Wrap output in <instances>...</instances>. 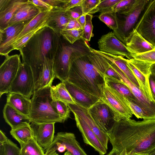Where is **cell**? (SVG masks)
Returning <instances> with one entry per match:
<instances>
[{
	"mask_svg": "<svg viewBox=\"0 0 155 155\" xmlns=\"http://www.w3.org/2000/svg\"><path fill=\"white\" fill-rule=\"evenodd\" d=\"M107 134L112 149L120 153L124 149L127 155L155 150V120L122 119Z\"/></svg>",
	"mask_w": 155,
	"mask_h": 155,
	"instance_id": "obj_1",
	"label": "cell"
},
{
	"mask_svg": "<svg viewBox=\"0 0 155 155\" xmlns=\"http://www.w3.org/2000/svg\"><path fill=\"white\" fill-rule=\"evenodd\" d=\"M62 36L48 27L35 34L19 50L22 62L31 68L35 84L39 78L46 57L54 59L62 41Z\"/></svg>",
	"mask_w": 155,
	"mask_h": 155,
	"instance_id": "obj_2",
	"label": "cell"
},
{
	"mask_svg": "<svg viewBox=\"0 0 155 155\" xmlns=\"http://www.w3.org/2000/svg\"><path fill=\"white\" fill-rule=\"evenodd\" d=\"M107 68L106 65L96 67L85 55L72 63L67 81L101 100L106 85L105 74Z\"/></svg>",
	"mask_w": 155,
	"mask_h": 155,
	"instance_id": "obj_3",
	"label": "cell"
},
{
	"mask_svg": "<svg viewBox=\"0 0 155 155\" xmlns=\"http://www.w3.org/2000/svg\"><path fill=\"white\" fill-rule=\"evenodd\" d=\"M48 86L35 92L31 99L32 107L30 118L31 123H64L53 107L51 89Z\"/></svg>",
	"mask_w": 155,
	"mask_h": 155,
	"instance_id": "obj_4",
	"label": "cell"
},
{
	"mask_svg": "<svg viewBox=\"0 0 155 155\" xmlns=\"http://www.w3.org/2000/svg\"><path fill=\"white\" fill-rule=\"evenodd\" d=\"M152 0H138L129 11L116 13L117 28L113 31L116 37L126 45L136 29Z\"/></svg>",
	"mask_w": 155,
	"mask_h": 155,
	"instance_id": "obj_5",
	"label": "cell"
},
{
	"mask_svg": "<svg viewBox=\"0 0 155 155\" xmlns=\"http://www.w3.org/2000/svg\"><path fill=\"white\" fill-rule=\"evenodd\" d=\"M83 40L81 38L71 44L62 39L53 61L55 78L61 82L67 80L71 64L77 58V51Z\"/></svg>",
	"mask_w": 155,
	"mask_h": 155,
	"instance_id": "obj_6",
	"label": "cell"
},
{
	"mask_svg": "<svg viewBox=\"0 0 155 155\" xmlns=\"http://www.w3.org/2000/svg\"><path fill=\"white\" fill-rule=\"evenodd\" d=\"M107 104L115 113L117 122L123 119H130L133 114L126 98L112 88L106 84L101 100Z\"/></svg>",
	"mask_w": 155,
	"mask_h": 155,
	"instance_id": "obj_7",
	"label": "cell"
},
{
	"mask_svg": "<svg viewBox=\"0 0 155 155\" xmlns=\"http://www.w3.org/2000/svg\"><path fill=\"white\" fill-rule=\"evenodd\" d=\"M35 83L32 71L29 66L21 62L7 93H18L30 99L35 93Z\"/></svg>",
	"mask_w": 155,
	"mask_h": 155,
	"instance_id": "obj_8",
	"label": "cell"
},
{
	"mask_svg": "<svg viewBox=\"0 0 155 155\" xmlns=\"http://www.w3.org/2000/svg\"><path fill=\"white\" fill-rule=\"evenodd\" d=\"M127 66L136 78L139 88L144 95L149 101L155 103L149 82L150 68L152 64L133 58L127 59Z\"/></svg>",
	"mask_w": 155,
	"mask_h": 155,
	"instance_id": "obj_9",
	"label": "cell"
},
{
	"mask_svg": "<svg viewBox=\"0 0 155 155\" xmlns=\"http://www.w3.org/2000/svg\"><path fill=\"white\" fill-rule=\"evenodd\" d=\"M20 54L6 57L0 67V97L7 91L16 77L21 62Z\"/></svg>",
	"mask_w": 155,
	"mask_h": 155,
	"instance_id": "obj_10",
	"label": "cell"
},
{
	"mask_svg": "<svg viewBox=\"0 0 155 155\" xmlns=\"http://www.w3.org/2000/svg\"><path fill=\"white\" fill-rule=\"evenodd\" d=\"M88 111L96 124L107 133L112 130L117 121L114 112L101 100L91 107Z\"/></svg>",
	"mask_w": 155,
	"mask_h": 155,
	"instance_id": "obj_11",
	"label": "cell"
},
{
	"mask_svg": "<svg viewBox=\"0 0 155 155\" xmlns=\"http://www.w3.org/2000/svg\"><path fill=\"white\" fill-rule=\"evenodd\" d=\"M108 60L111 66L119 74L122 81L129 87L137 98L139 106L143 111L147 120H155V103L149 101L139 87L130 81L115 64Z\"/></svg>",
	"mask_w": 155,
	"mask_h": 155,
	"instance_id": "obj_12",
	"label": "cell"
},
{
	"mask_svg": "<svg viewBox=\"0 0 155 155\" xmlns=\"http://www.w3.org/2000/svg\"><path fill=\"white\" fill-rule=\"evenodd\" d=\"M97 43L100 51L125 57L129 60L133 58V54L128 49L125 45L116 37L113 32H110L102 35Z\"/></svg>",
	"mask_w": 155,
	"mask_h": 155,
	"instance_id": "obj_13",
	"label": "cell"
},
{
	"mask_svg": "<svg viewBox=\"0 0 155 155\" xmlns=\"http://www.w3.org/2000/svg\"><path fill=\"white\" fill-rule=\"evenodd\" d=\"M135 30L155 47V0L151 2Z\"/></svg>",
	"mask_w": 155,
	"mask_h": 155,
	"instance_id": "obj_14",
	"label": "cell"
},
{
	"mask_svg": "<svg viewBox=\"0 0 155 155\" xmlns=\"http://www.w3.org/2000/svg\"><path fill=\"white\" fill-rule=\"evenodd\" d=\"M55 123L32 122L30 124L34 138L45 151L50 147L54 140Z\"/></svg>",
	"mask_w": 155,
	"mask_h": 155,
	"instance_id": "obj_15",
	"label": "cell"
},
{
	"mask_svg": "<svg viewBox=\"0 0 155 155\" xmlns=\"http://www.w3.org/2000/svg\"><path fill=\"white\" fill-rule=\"evenodd\" d=\"M67 105L73 114H75L85 121L107 150L109 140L107 133L96 124L89 114L88 110L76 104Z\"/></svg>",
	"mask_w": 155,
	"mask_h": 155,
	"instance_id": "obj_16",
	"label": "cell"
},
{
	"mask_svg": "<svg viewBox=\"0 0 155 155\" xmlns=\"http://www.w3.org/2000/svg\"><path fill=\"white\" fill-rule=\"evenodd\" d=\"M73 114L77 127L81 133L84 143L92 147L100 155H104L107 150L95 134L83 120Z\"/></svg>",
	"mask_w": 155,
	"mask_h": 155,
	"instance_id": "obj_17",
	"label": "cell"
},
{
	"mask_svg": "<svg viewBox=\"0 0 155 155\" xmlns=\"http://www.w3.org/2000/svg\"><path fill=\"white\" fill-rule=\"evenodd\" d=\"M63 82L75 104L87 109L100 100L96 96L84 91L74 84L65 81Z\"/></svg>",
	"mask_w": 155,
	"mask_h": 155,
	"instance_id": "obj_18",
	"label": "cell"
},
{
	"mask_svg": "<svg viewBox=\"0 0 155 155\" xmlns=\"http://www.w3.org/2000/svg\"><path fill=\"white\" fill-rule=\"evenodd\" d=\"M28 0H0V30L8 27V24L16 11Z\"/></svg>",
	"mask_w": 155,
	"mask_h": 155,
	"instance_id": "obj_19",
	"label": "cell"
},
{
	"mask_svg": "<svg viewBox=\"0 0 155 155\" xmlns=\"http://www.w3.org/2000/svg\"><path fill=\"white\" fill-rule=\"evenodd\" d=\"M60 143L65 146L71 155H88L81 146L73 133L59 132L55 135L52 144Z\"/></svg>",
	"mask_w": 155,
	"mask_h": 155,
	"instance_id": "obj_20",
	"label": "cell"
},
{
	"mask_svg": "<svg viewBox=\"0 0 155 155\" xmlns=\"http://www.w3.org/2000/svg\"><path fill=\"white\" fill-rule=\"evenodd\" d=\"M62 7L53 8L50 12L48 18V27L60 34L65 28L70 18L67 11Z\"/></svg>",
	"mask_w": 155,
	"mask_h": 155,
	"instance_id": "obj_21",
	"label": "cell"
},
{
	"mask_svg": "<svg viewBox=\"0 0 155 155\" xmlns=\"http://www.w3.org/2000/svg\"><path fill=\"white\" fill-rule=\"evenodd\" d=\"M50 11H43L40 12L33 19L29 21L18 34L11 41L8 45L4 56H9L12 46L25 37L32 31L38 27L48 17Z\"/></svg>",
	"mask_w": 155,
	"mask_h": 155,
	"instance_id": "obj_22",
	"label": "cell"
},
{
	"mask_svg": "<svg viewBox=\"0 0 155 155\" xmlns=\"http://www.w3.org/2000/svg\"><path fill=\"white\" fill-rule=\"evenodd\" d=\"M3 112L5 120L11 127V129L31 123L29 117L19 112L8 103L5 105Z\"/></svg>",
	"mask_w": 155,
	"mask_h": 155,
	"instance_id": "obj_23",
	"label": "cell"
},
{
	"mask_svg": "<svg viewBox=\"0 0 155 155\" xmlns=\"http://www.w3.org/2000/svg\"><path fill=\"white\" fill-rule=\"evenodd\" d=\"M42 11L35 5L28 2L22 5L15 12L9 21L8 26L24 22L29 21Z\"/></svg>",
	"mask_w": 155,
	"mask_h": 155,
	"instance_id": "obj_24",
	"label": "cell"
},
{
	"mask_svg": "<svg viewBox=\"0 0 155 155\" xmlns=\"http://www.w3.org/2000/svg\"><path fill=\"white\" fill-rule=\"evenodd\" d=\"M90 49L91 52L100 54L115 64L130 81L139 88V85L136 78L127 65V59L123 56L104 52L91 47H90Z\"/></svg>",
	"mask_w": 155,
	"mask_h": 155,
	"instance_id": "obj_25",
	"label": "cell"
},
{
	"mask_svg": "<svg viewBox=\"0 0 155 155\" xmlns=\"http://www.w3.org/2000/svg\"><path fill=\"white\" fill-rule=\"evenodd\" d=\"M125 45L134 55L146 52L155 48L139 34L135 29Z\"/></svg>",
	"mask_w": 155,
	"mask_h": 155,
	"instance_id": "obj_26",
	"label": "cell"
},
{
	"mask_svg": "<svg viewBox=\"0 0 155 155\" xmlns=\"http://www.w3.org/2000/svg\"><path fill=\"white\" fill-rule=\"evenodd\" d=\"M18 23L0 30V54L4 56L7 48L12 40L16 37L28 22Z\"/></svg>",
	"mask_w": 155,
	"mask_h": 155,
	"instance_id": "obj_27",
	"label": "cell"
},
{
	"mask_svg": "<svg viewBox=\"0 0 155 155\" xmlns=\"http://www.w3.org/2000/svg\"><path fill=\"white\" fill-rule=\"evenodd\" d=\"M45 59L39 78L35 84V92L45 87L51 86L55 78L53 68L54 59L46 57Z\"/></svg>",
	"mask_w": 155,
	"mask_h": 155,
	"instance_id": "obj_28",
	"label": "cell"
},
{
	"mask_svg": "<svg viewBox=\"0 0 155 155\" xmlns=\"http://www.w3.org/2000/svg\"><path fill=\"white\" fill-rule=\"evenodd\" d=\"M19 112L30 117L32 104L31 99L19 94L8 93L7 102Z\"/></svg>",
	"mask_w": 155,
	"mask_h": 155,
	"instance_id": "obj_29",
	"label": "cell"
},
{
	"mask_svg": "<svg viewBox=\"0 0 155 155\" xmlns=\"http://www.w3.org/2000/svg\"><path fill=\"white\" fill-rule=\"evenodd\" d=\"M105 79L106 85L116 91L126 99L139 106L137 98L129 87L123 81L105 76Z\"/></svg>",
	"mask_w": 155,
	"mask_h": 155,
	"instance_id": "obj_30",
	"label": "cell"
},
{
	"mask_svg": "<svg viewBox=\"0 0 155 155\" xmlns=\"http://www.w3.org/2000/svg\"><path fill=\"white\" fill-rule=\"evenodd\" d=\"M10 133L13 137L19 143L21 148L34 138L33 131L30 124L11 129Z\"/></svg>",
	"mask_w": 155,
	"mask_h": 155,
	"instance_id": "obj_31",
	"label": "cell"
},
{
	"mask_svg": "<svg viewBox=\"0 0 155 155\" xmlns=\"http://www.w3.org/2000/svg\"><path fill=\"white\" fill-rule=\"evenodd\" d=\"M51 94L53 101H58L67 104H74V102L63 82L51 86Z\"/></svg>",
	"mask_w": 155,
	"mask_h": 155,
	"instance_id": "obj_32",
	"label": "cell"
},
{
	"mask_svg": "<svg viewBox=\"0 0 155 155\" xmlns=\"http://www.w3.org/2000/svg\"><path fill=\"white\" fill-rule=\"evenodd\" d=\"M20 155H46L45 150L34 138L20 148Z\"/></svg>",
	"mask_w": 155,
	"mask_h": 155,
	"instance_id": "obj_33",
	"label": "cell"
},
{
	"mask_svg": "<svg viewBox=\"0 0 155 155\" xmlns=\"http://www.w3.org/2000/svg\"><path fill=\"white\" fill-rule=\"evenodd\" d=\"M84 28L62 30L60 32L62 37L71 44H73L82 38Z\"/></svg>",
	"mask_w": 155,
	"mask_h": 155,
	"instance_id": "obj_34",
	"label": "cell"
},
{
	"mask_svg": "<svg viewBox=\"0 0 155 155\" xmlns=\"http://www.w3.org/2000/svg\"><path fill=\"white\" fill-rule=\"evenodd\" d=\"M49 16L48 18L38 27L32 31L31 32L27 34L17 43L13 45L11 48L10 51V52L12 51L15 50L19 51L38 32L45 28L48 27V22Z\"/></svg>",
	"mask_w": 155,
	"mask_h": 155,
	"instance_id": "obj_35",
	"label": "cell"
},
{
	"mask_svg": "<svg viewBox=\"0 0 155 155\" xmlns=\"http://www.w3.org/2000/svg\"><path fill=\"white\" fill-rule=\"evenodd\" d=\"M98 18L113 31L117 28L116 13L115 12L112 11L101 13Z\"/></svg>",
	"mask_w": 155,
	"mask_h": 155,
	"instance_id": "obj_36",
	"label": "cell"
},
{
	"mask_svg": "<svg viewBox=\"0 0 155 155\" xmlns=\"http://www.w3.org/2000/svg\"><path fill=\"white\" fill-rule=\"evenodd\" d=\"M21 149L9 139L0 144V155H20Z\"/></svg>",
	"mask_w": 155,
	"mask_h": 155,
	"instance_id": "obj_37",
	"label": "cell"
},
{
	"mask_svg": "<svg viewBox=\"0 0 155 155\" xmlns=\"http://www.w3.org/2000/svg\"><path fill=\"white\" fill-rule=\"evenodd\" d=\"M52 105L64 121L70 117L71 110L67 104L61 101H52Z\"/></svg>",
	"mask_w": 155,
	"mask_h": 155,
	"instance_id": "obj_38",
	"label": "cell"
},
{
	"mask_svg": "<svg viewBox=\"0 0 155 155\" xmlns=\"http://www.w3.org/2000/svg\"><path fill=\"white\" fill-rule=\"evenodd\" d=\"M138 0H121L113 8V11L116 13L127 12L131 9Z\"/></svg>",
	"mask_w": 155,
	"mask_h": 155,
	"instance_id": "obj_39",
	"label": "cell"
},
{
	"mask_svg": "<svg viewBox=\"0 0 155 155\" xmlns=\"http://www.w3.org/2000/svg\"><path fill=\"white\" fill-rule=\"evenodd\" d=\"M93 15L90 14L86 15L85 24L84 28V31L82 38L86 41H90L91 37L94 36L92 33L93 26L92 20Z\"/></svg>",
	"mask_w": 155,
	"mask_h": 155,
	"instance_id": "obj_40",
	"label": "cell"
},
{
	"mask_svg": "<svg viewBox=\"0 0 155 155\" xmlns=\"http://www.w3.org/2000/svg\"><path fill=\"white\" fill-rule=\"evenodd\" d=\"M102 0H83L81 6L83 14H92L96 13V8Z\"/></svg>",
	"mask_w": 155,
	"mask_h": 155,
	"instance_id": "obj_41",
	"label": "cell"
},
{
	"mask_svg": "<svg viewBox=\"0 0 155 155\" xmlns=\"http://www.w3.org/2000/svg\"><path fill=\"white\" fill-rule=\"evenodd\" d=\"M121 0H102L96 8V12L102 13L113 11L114 6Z\"/></svg>",
	"mask_w": 155,
	"mask_h": 155,
	"instance_id": "obj_42",
	"label": "cell"
},
{
	"mask_svg": "<svg viewBox=\"0 0 155 155\" xmlns=\"http://www.w3.org/2000/svg\"><path fill=\"white\" fill-rule=\"evenodd\" d=\"M133 58L151 64L155 63V48L143 53L134 55Z\"/></svg>",
	"mask_w": 155,
	"mask_h": 155,
	"instance_id": "obj_43",
	"label": "cell"
},
{
	"mask_svg": "<svg viewBox=\"0 0 155 155\" xmlns=\"http://www.w3.org/2000/svg\"><path fill=\"white\" fill-rule=\"evenodd\" d=\"M126 101L130 109L134 115L137 118L147 120L146 117L142 110L138 106L130 101L126 99Z\"/></svg>",
	"mask_w": 155,
	"mask_h": 155,
	"instance_id": "obj_44",
	"label": "cell"
},
{
	"mask_svg": "<svg viewBox=\"0 0 155 155\" xmlns=\"http://www.w3.org/2000/svg\"><path fill=\"white\" fill-rule=\"evenodd\" d=\"M28 1L40 8L42 11H51L53 8L43 0H28Z\"/></svg>",
	"mask_w": 155,
	"mask_h": 155,
	"instance_id": "obj_45",
	"label": "cell"
},
{
	"mask_svg": "<svg viewBox=\"0 0 155 155\" xmlns=\"http://www.w3.org/2000/svg\"><path fill=\"white\" fill-rule=\"evenodd\" d=\"M70 18L78 19L83 14V11L81 6H77L67 11Z\"/></svg>",
	"mask_w": 155,
	"mask_h": 155,
	"instance_id": "obj_46",
	"label": "cell"
},
{
	"mask_svg": "<svg viewBox=\"0 0 155 155\" xmlns=\"http://www.w3.org/2000/svg\"><path fill=\"white\" fill-rule=\"evenodd\" d=\"M83 0H64L62 7L67 10H69L74 7L81 6Z\"/></svg>",
	"mask_w": 155,
	"mask_h": 155,
	"instance_id": "obj_47",
	"label": "cell"
},
{
	"mask_svg": "<svg viewBox=\"0 0 155 155\" xmlns=\"http://www.w3.org/2000/svg\"><path fill=\"white\" fill-rule=\"evenodd\" d=\"M105 76L113 78L117 80L122 81L119 74L114 69L110 64L109 67L107 69L105 72Z\"/></svg>",
	"mask_w": 155,
	"mask_h": 155,
	"instance_id": "obj_48",
	"label": "cell"
},
{
	"mask_svg": "<svg viewBox=\"0 0 155 155\" xmlns=\"http://www.w3.org/2000/svg\"><path fill=\"white\" fill-rule=\"evenodd\" d=\"M81 28H83L78 22L77 19L74 18H70L64 29H73Z\"/></svg>",
	"mask_w": 155,
	"mask_h": 155,
	"instance_id": "obj_49",
	"label": "cell"
},
{
	"mask_svg": "<svg viewBox=\"0 0 155 155\" xmlns=\"http://www.w3.org/2000/svg\"><path fill=\"white\" fill-rule=\"evenodd\" d=\"M53 8L62 7L64 0H43Z\"/></svg>",
	"mask_w": 155,
	"mask_h": 155,
	"instance_id": "obj_50",
	"label": "cell"
},
{
	"mask_svg": "<svg viewBox=\"0 0 155 155\" xmlns=\"http://www.w3.org/2000/svg\"><path fill=\"white\" fill-rule=\"evenodd\" d=\"M149 82L151 92L155 99V76L150 74Z\"/></svg>",
	"mask_w": 155,
	"mask_h": 155,
	"instance_id": "obj_51",
	"label": "cell"
},
{
	"mask_svg": "<svg viewBox=\"0 0 155 155\" xmlns=\"http://www.w3.org/2000/svg\"><path fill=\"white\" fill-rule=\"evenodd\" d=\"M9 139L6 136L3 131L0 130V144H3L8 141Z\"/></svg>",
	"mask_w": 155,
	"mask_h": 155,
	"instance_id": "obj_52",
	"label": "cell"
},
{
	"mask_svg": "<svg viewBox=\"0 0 155 155\" xmlns=\"http://www.w3.org/2000/svg\"><path fill=\"white\" fill-rule=\"evenodd\" d=\"M86 15H85L83 14L77 19L78 22L83 28H84L85 24Z\"/></svg>",
	"mask_w": 155,
	"mask_h": 155,
	"instance_id": "obj_53",
	"label": "cell"
},
{
	"mask_svg": "<svg viewBox=\"0 0 155 155\" xmlns=\"http://www.w3.org/2000/svg\"><path fill=\"white\" fill-rule=\"evenodd\" d=\"M150 70V74L155 76V63L151 64Z\"/></svg>",
	"mask_w": 155,
	"mask_h": 155,
	"instance_id": "obj_54",
	"label": "cell"
},
{
	"mask_svg": "<svg viewBox=\"0 0 155 155\" xmlns=\"http://www.w3.org/2000/svg\"><path fill=\"white\" fill-rule=\"evenodd\" d=\"M120 153L116 150L112 149L107 155H119Z\"/></svg>",
	"mask_w": 155,
	"mask_h": 155,
	"instance_id": "obj_55",
	"label": "cell"
},
{
	"mask_svg": "<svg viewBox=\"0 0 155 155\" xmlns=\"http://www.w3.org/2000/svg\"><path fill=\"white\" fill-rule=\"evenodd\" d=\"M45 154L46 155H59L58 153L56 151L51 150L48 152H45Z\"/></svg>",
	"mask_w": 155,
	"mask_h": 155,
	"instance_id": "obj_56",
	"label": "cell"
},
{
	"mask_svg": "<svg viewBox=\"0 0 155 155\" xmlns=\"http://www.w3.org/2000/svg\"><path fill=\"white\" fill-rule=\"evenodd\" d=\"M119 155H127L126 149H124L120 153Z\"/></svg>",
	"mask_w": 155,
	"mask_h": 155,
	"instance_id": "obj_57",
	"label": "cell"
},
{
	"mask_svg": "<svg viewBox=\"0 0 155 155\" xmlns=\"http://www.w3.org/2000/svg\"><path fill=\"white\" fill-rule=\"evenodd\" d=\"M131 155H149V154L145 153H134Z\"/></svg>",
	"mask_w": 155,
	"mask_h": 155,
	"instance_id": "obj_58",
	"label": "cell"
},
{
	"mask_svg": "<svg viewBox=\"0 0 155 155\" xmlns=\"http://www.w3.org/2000/svg\"><path fill=\"white\" fill-rule=\"evenodd\" d=\"M64 155H71L68 151H67L64 154Z\"/></svg>",
	"mask_w": 155,
	"mask_h": 155,
	"instance_id": "obj_59",
	"label": "cell"
},
{
	"mask_svg": "<svg viewBox=\"0 0 155 155\" xmlns=\"http://www.w3.org/2000/svg\"><path fill=\"white\" fill-rule=\"evenodd\" d=\"M149 155H155V150L149 154Z\"/></svg>",
	"mask_w": 155,
	"mask_h": 155,
	"instance_id": "obj_60",
	"label": "cell"
}]
</instances>
